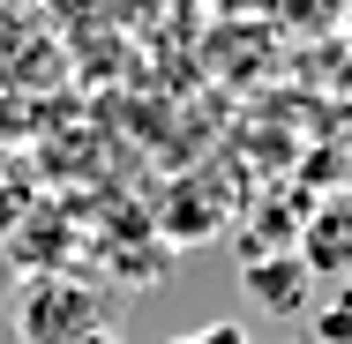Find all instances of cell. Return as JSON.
Instances as JSON below:
<instances>
[{"instance_id": "obj_3", "label": "cell", "mask_w": 352, "mask_h": 344, "mask_svg": "<svg viewBox=\"0 0 352 344\" xmlns=\"http://www.w3.org/2000/svg\"><path fill=\"white\" fill-rule=\"evenodd\" d=\"M248 299L270 314H300L307 307V270L300 262H248Z\"/></svg>"}, {"instance_id": "obj_4", "label": "cell", "mask_w": 352, "mask_h": 344, "mask_svg": "<svg viewBox=\"0 0 352 344\" xmlns=\"http://www.w3.org/2000/svg\"><path fill=\"white\" fill-rule=\"evenodd\" d=\"M315 344H352V284H338V299L315 314Z\"/></svg>"}, {"instance_id": "obj_6", "label": "cell", "mask_w": 352, "mask_h": 344, "mask_svg": "<svg viewBox=\"0 0 352 344\" xmlns=\"http://www.w3.org/2000/svg\"><path fill=\"white\" fill-rule=\"evenodd\" d=\"M82 344H128V337H120V330L105 322V330H90V337H82Z\"/></svg>"}, {"instance_id": "obj_2", "label": "cell", "mask_w": 352, "mask_h": 344, "mask_svg": "<svg viewBox=\"0 0 352 344\" xmlns=\"http://www.w3.org/2000/svg\"><path fill=\"white\" fill-rule=\"evenodd\" d=\"M307 277H352V195H330L300 225V255H292Z\"/></svg>"}, {"instance_id": "obj_5", "label": "cell", "mask_w": 352, "mask_h": 344, "mask_svg": "<svg viewBox=\"0 0 352 344\" xmlns=\"http://www.w3.org/2000/svg\"><path fill=\"white\" fill-rule=\"evenodd\" d=\"M173 344H248V330L240 322H203V330H188V337H173Z\"/></svg>"}, {"instance_id": "obj_1", "label": "cell", "mask_w": 352, "mask_h": 344, "mask_svg": "<svg viewBox=\"0 0 352 344\" xmlns=\"http://www.w3.org/2000/svg\"><path fill=\"white\" fill-rule=\"evenodd\" d=\"M8 322H15V344H82L90 330H105V307H98V284L82 277H15Z\"/></svg>"}]
</instances>
